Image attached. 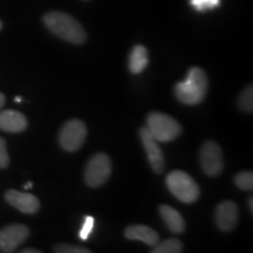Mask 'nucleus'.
<instances>
[{
	"label": "nucleus",
	"mask_w": 253,
	"mask_h": 253,
	"mask_svg": "<svg viewBox=\"0 0 253 253\" xmlns=\"http://www.w3.org/2000/svg\"><path fill=\"white\" fill-rule=\"evenodd\" d=\"M47 28L61 39L75 45H81L87 39L86 31L79 21L67 13L59 11L48 12L43 17Z\"/></svg>",
	"instance_id": "f257e3e1"
},
{
	"label": "nucleus",
	"mask_w": 253,
	"mask_h": 253,
	"mask_svg": "<svg viewBox=\"0 0 253 253\" xmlns=\"http://www.w3.org/2000/svg\"><path fill=\"white\" fill-rule=\"evenodd\" d=\"M208 86V77L203 69L192 67L190 68L185 80L178 82L175 86V95L179 102L195 106L204 100Z\"/></svg>",
	"instance_id": "f03ea898"
},
{
	"label": "nucleus",
	"mask_w": 253,
	"mask_h": 253,
	"mask_svg": "<svg viewBox=\"0 0 253 253\" xmlns=\"http://www.w3.org/2000/svg\"><path fill=\"white\" fill-rule=\"evenodd\" d=\"M148 131L158 142H170L176 140L182 132V126L171 116L163 113H150L147 118Z\"/></svg>",
	"instance_id": "7ed1b4c3"
},
{
	"label": "nucleus",
	"mask_w": 253,
	"mask_h": 253,
	"mask_svg": "<svg viewBox=\"0 0 253 253\" xmlns=\"http://www.w3.org/2000/svg\"><path fill=\"white\" fill-rule=\"evenodd\" d=\"M166 182L170 192L183 203H195L199 197V186L189 173L175 170L168 173Z\"/></svg>",
	"instance_id": "20e7f679"
},
{
	"label": "nucleus",
	"mask_w": 253,
	"mask_h": 253,
	"mask_svg": "<svg viewBox=\"0 0 253 253\" xmlns=\"http://www.w3.org/2000/svg\"><path fill=\"white\" fill-rule=\"evenodd\" d=\"M112 173V161L106 154H95L88 161L84 170V181L90 188H97L108 181Z\"/></svg>",
	"instance_id": "39448f33"
},
{
	"label": "nucleus",
	"mask_w": 253,
	"mask_h": 253,
	"mask_svg": "<svg viewBox=\"0 0 253 253\" xmlns=\"http://www.w3.org/2000/svg\"><path fill=\"white\" fill-rule=\"evenodd\" d=\"M87 137V126L80 120L65 123L59 135V143L63 150L74 153L84 145Z\"/></svg>",
	"instance_id": "423d86ee"
},
{
	"label": "nucleus",
	"mask_w": 253,
	"mask_h": 253,
	"mask_svg": "<svg viewBox=\"0 0 253 253\" xmlns=\"http://www.w3.org/2000/svg\"><path fill=\"white\" fill-rule=\"evenodd\" d=\"M199 161L208 176H218L223 171L224 161L220 147L216 142L207 141L199 151Z\"/></svg>",
	"instance_id": "0eeeda50"
},
{
	"label": "nucleus",
	"mask_w": 253,
	"mask_h": 253,
	"mask_svg": "<svg viewBox=\"0 0 253 253\" xmlns=\"http://www.w3.org/2000/svg\"><path fill=\"white\" fill-rule=\"evenodd\" d=\"M30 235V230L23 224H12L0 230V251L13 252Z\"/></svg>",
	"instance_id": "6e6552de"
},
{
	"label": "nucleus",
	"mask_w": 253,
	"mask_h": 253,
	"mask_svg": "<svg viewBox=\"0 0 253 253\" xmlns=\"http://www.w3.org/2000/svg\"><path fill=\"white\" fill-rule=\"evenodd\" d=\"M140 138L144 150L147 151L151 169L156 173H162L164 170V156L161 148L158 147L157 141L151 136L145 126L140 129Z\"/></svg>",
	"instance_id": "1a4fd4ad"
},
{
	"label": "nucleus",
	"mask_w": 253,
	"mask_h": 253,
	"mask_svg": "<svg viewBox=\"0 0 253 253\" xmlns=\"http://www.w3.org/2000/svg\"><path fill=\"white\" fill-rule=\"evenodd\" d=\"M5 198L8 204L18 209L24 213L33 214L40 209V202L36 196L28 192H21L18 190H8L5 194Z\"/></svg>",
	"instance_id": "9d476101"
},
{
	"label": "nucleus",
	"mask_w": 253,
	"mask_h": 253,
	"mask_svg": "<svg viewBox=\"0 0 253 253\" xmlns=\"http://www.w3.org/2000/svg\"><path fill=\"white\" fill-rule=\"evenodd\" d=\"M238 217V208L235 202L224 201L218 204L216 209V223L219 230L225 232L232 231L237 225Z\"/></svg>",
	"instance_id": "9b49d317"
},
{
	"label": "nucleus",
	"mask_w": 253,
	"mask_h": 253,
	"mask_svg": "<svg viewBox=\"0 0 253 253\" xmlns=\"http://www.w3.org/2000/svg\"><path fill=\"white\" fill-rule=\"evenodd\" d=\"M27 128L24 114L17 110H5L0 114V129L7 132H21Z\"/></svg>",
	"instance_id": "f8f14e48"
},
{
	"label": "nucleus",
	"mask_w": 253,
	"mask_h": 253,
	"mask_svg": "<svg viewBox=\"0 0 253 253\" xmlns=\"http://www.w3.org/2000/svg\"><path fill=\"white\" fill-rule=\"evenodd\" d=\"M125 236L126 239L140 240L144 244L154 246L160 242V236L156 231L145 225H130L125 230Z\"/></svg>",
	"instance_id": "ddd939ff"
},
{
	"label": "nucleus",
	"mask_w": 253,
	"mask_h": 253,
	"mask_svg": "<svg viewBox=\"0 0 253 253\" xmlns=\"http://www.w3.org/2000/svg\"><path fill=\"white\" fill-rule=\"evenodd\" d=\"M160 214L168 229L171 232L181 235L185 231V223L181 213L169 205H161Z\"/></svg>",
	"instance_id": "4468645a"
},
{
	"label": "nucleus",
	"mask_w": 253,
	"mask_h": 253,
	"mask_svg": "<svg viewBox=\"0 0 253 253\" xmlns=\"http://www.w3.org/2000/svg\"><path fill=\"white\" fill-rule=\"evenodd\" d=\"M148 66V50L144 46L137 45L131 49L129 56V69L132 74H140Z\"/></svg>",
	"instance_id": "2eb2a0df"
},
{
	"label": "nucleus",
	"mask_w": 253,
	"mask_h": 253,
	"mask_svg": "<svg viewBox=\"0 0 253 253\" xmlns=\"http://www.w3.org/2000/svg\"><path fill=\"white\" fill-rule=\"evenodd\" d=\"M183 251V244L179 239L169 238L164 242H158L154 249L151 250L153 253H179Z\"/></svg>",
	"instance_id": "dca6fc26"
},
{
	"label": "nucleus",
	"mask_w": 253,
	"mask_h": 253,
	"mask_svg": "<svg viewBox=\"0 0 253 253\" xmlns=\"http://www.w3.org/2000/svg\"><path fill=\"white\" fill-rule=\"evenodd\" d=\"M238 107L246 113L253 112V88L252 84L246 87L238 96Z\"/></svg>",
	"instance_id": "f3484780"
},
{
	"label": "nucleus",
	"mask_w": 253,
	"mask_h": 253,
	"mask_svg": "<svg viewBox=\"0 0 253 253\" xmlns=\"http://www.w3.org/2000/svg\"><path fill=\"white\" fill-rule=\"evenodd\" d=\"M235 184L242 190H249L253 189V175L251 171H242L238 172L235 176Z\"/></svg>",
	"instance_id": "a211bd4d"
},
{
	"label": "nucleus",
	"mask_w": 253,
	"mask_h": 253,
	"mask_svg": "<svg viewBox=\"0 0 253 253\" xmlns=\"http://www.w3.org/2000/svg\"><path fill=\"white\" fill-rule=\"evenodd\" d=\"M190 4L194 6L198 12H205L208 9L218 7L220 4V0H190Z\"/></svg>",
	"instance_id": "6ab92c4d"
},
{
	"label": "nucleus",
	"mask_w": 253,
	"mask_h": 253,
	"mask_svg": "<svg viewBox=\"0 0 253 253\" xmlns=\"http://www.w3.org/2000/svg\"><path fill=\"white\" fill-rule=\"evenodd\" d=\"M54 251L58 253H90V251L88 249L81 248V246L69 245V244L56 245Z\"/></svg>",
	"instance_id": "aec40b11"
},
{
	"label": "nucleus",
	"mask_w": 253,
	"mask_h": 253,
	"mask_svg": "<svg viewBox=\"0 0 253 253\" xmlns=\"http://www.w3.org/2000/svg\"><path fill=\"white\" fill-rule=\"evenodd\" d=\"M94 229V218L90 216H87L86 219H84V225H82L80 232H79V237L82 240H87L88 237L90 236L91 231Z\"/></svg>",
	"instance_id": "412c9836"
},
{
	"label": "nucleus",
	"mask_w": 253,
	"mask_h": 253,
	"mask_svg": "<svg viewBox=\"0 0 253 253\" xmlns=\"http://www.w3.org/2000/svg\"><path fill=\"white\" fill-rule=\"evenodd\" d=\"M9 157L7 153V148H6V142L4 138L0 137V169H4L8 166Z\"/></svg>",
	"instance_id": "4be33fe9"
},
{
	"label": "nucleus",
	"mask_w": 253,
	"mask_h": 253,
	"mask_svg": "<svg viewBox=\"0 0 253 253\" xmlns=\"http://www.w3.org/2000/svg\"><path fill=\"white\" fill-rule=\"evenodd\" d=\"M23 253H40V250H36V249H24Z\"/></svg>",
	"instance_id": "5701e85b"
},
{
	"label": "nucleus",
	"mask_w": 253,
	"mask_h": 253,
	"mask_svg": "<svg viewBox=\"0 0 253 253\" xmlns=\"http://www.w3.org/2000/svg\"><path fill=\"white\" fill-rule=\"evenodd\" d=\"M4 103H5V96H4V94L0 93V108L4 106Z\"/></svg>",
	"instance_id": "b1692460"
},
{
	"label": "nucleus",
	"mask_w": 253,
	"mask_h": 253,
	"mask_svg": "<svg viewBox=\"0 0 253 253\" xmlns=\"http://www.w3.org/2000/svg\"><path fill=\"white\" fill-rule=\"evenodd\" d=\"M252 202H253V198L251 197L249 199V205H250V210H251V212L253 211V203H252Z\"/></svg>",
	"instance_id": "393cba45"
},
{
	"label": "nucleus",
	"mask_w": 253,
	"mask_h": 253,
	"mask_svg": "<svg viewBox=\"0 0 253 253\" xmlns=\"http://www.w3.org/2000/svg\"><path fill=\"white\" fill-rule=\"evenodd\" d=\"M32 186H33V184H32V183H31V182H28V183H27V184H25V186H24V188L27 190V189H31V188H32Z\"/></svg>",
	"instance_id": "a878e982"
},
{
	"label": "nucleus",
	"mask_w": 253,
	"mask_h": 253,
	"mask_svg": "<svg viewBox=\"0 0 253 253\" xmlns=\"http://www.w3.org/2000/svg\"><path fill=\"white\" fill-rule=\"evenodd\" d=\"M15 102H21V97L20 96L15 97Z\"/></svg>",
	"instance_id": "bb28decb"
},
{
	"label": "nucleus",
	"mask_w": 253,
	"mask_h": 253,
	"mask_svg": "<svg viewBox=\"0 0 253 253\" xmlns=\"http://www.w3.org/2000/svg\"><path fill=\"white\" fill-rule=\"evenodd\" d=\"M1 26H2V24H1V21H0V30H1Z\"/></svg>",
	"instance_id": "cd10ccee"
}]
</instances>
